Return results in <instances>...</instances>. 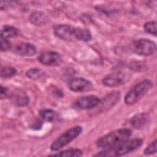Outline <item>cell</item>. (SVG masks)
I'll return each mask as SVG.
<instances>
[{
    "instance_id": "cell-1",
    "label": "cell",
    "mask_w": 157,
    "mask_h": 157,
    "mask_svg": "<svg viewBox=\"0 0 157 157\" xmlns=\"http://www.w3.org/2000/svg\"><path fill=\"white\" fill-rule=\"evenodd\" d=\"M54 33L58 38L64 41L80 40L89 41L92 39L91 33L87 29L76 28L68 25H57L53 28Z\"/></svg>"
},
{
    "instance_id": "cell-2",
    "label": "cell",
    "mask_w": 157,
    "mask_h": 157,
    "mask_svg": "<svg viewBox=\"0 0 157 157\" xmlns=\"http://www.w3.org/2000/svg\"><path fill=\"white\" fill-rule=\"evenodd\" d=\"M129 129H120L100 138L97 142L98 147L101 148H113L126 141L131 136Z\"/></svg>"
},
{
    "instance_id": "cell-3",
    "label": "cell",
    "mask_w": 157,
    "mask_h": 157,
    "mask_svg": "<svg viewBox=\"0 0 157 157\" xmlns=\"http://www.w3.org/2000/svg\"><path fill=\"white\" fill-rule=\"evenodd\" d=\"M153 87V84L150 80H144L138 83L128 92L125 97V103L127 105L136 104L141 98L145 96Z\"/></svg>"
},
{
    "instance_id": "cell-4",
    "label": "cell",
    "mask_w": 157,
    "mask_h": 157,
    "mask_svg": "<svg viewBox=\"0 0 157 157\" xmlns=\"http://www.w3.org/2000/svg\"><path fill=\"white\" fill-rule=\"evenodd\" d=\"M82 132V128L79 126L71 128L57 138L51 145V150L52 151H58L66 145L70 144L76 137H78Z\"/></svg>"
},
{
    "instance_id": "cell-5",
    "label": "cell",
    "mask_w": 157,
    "mask_h": 157,
    "mask_svg": "<svg viewBox=\"0 0 157 157\" xmlns=\"http://www.w3.org/2000/svg\"><path fill=\"white\" fill-rule=\"evenodd\" d=\"M132 48L133 52L142 56H150L154 55L157 51L156 43L146 38H141L134 41Z\"/></svg>"
},
{
    "instance_id": "cell-6",
    "label": "cell",
    "mask_w": 157,
    "mask_h": 157,
    "mask_svg": "<svg viewBox=\"0 0 157 157\" xmlns=\"http://www.w3.org/2000/svg\"><path fill=\"white\" fill-rule=\"evenodd\" d=\"M143 140L140 138H135L132 140H127L126 141L123 142L117 147L112 148L113 150V155L116 156H124L128 153L135 151L142 146Z\"/></svg>"
},
{
    "instance_id": "cell-7",
    "label": "cell",
    "mask_w": 157,
    "mask_h": 157,
    "mask_svg": "<svg viewBox=\"0 0 157 157\" xmlns=\"http://www.w3.org/2000/svg\"><path fill=\"white\" fill-rule=\"evenodd\" d=\"M67 87L75 92H87L93 88V84L84 78H76L67 82Z\"/></svg>"
},
{
    "instance_id": "cell-8",
    "label": "cell",
    "mask_w": 157,
    "mask_h": 157,
    "mask_svg": "<svg viewBox=\"0 0 157 157\" xmlns=\"http://www.w3.org/2000/svg\"><path fill=\"white\" fill-rule=\"evenodd\" d=\"M101 104V100L94 95L80 98L74 104V107L80 110H88Z\"/></svg>"
},
{
    "instance_id": "cell-9",
    "label": "cell",
    "mask_w": 157,
    "mask_h": 157,
    "mask_svg": "<svg viewBox=\"0 0 157 157\" xmlns=\"http://www.w3.org/2000/svg\"><path fill=\"white\" fill-rule=\"evenodd\" d=\"M127 81L126 75L121 72H117V73L110 74V75L106 76L102 80V83L106 87H114L118 86L123 85Z\"/></svg>"
},
{
    "instance_id": "cell-10",
    "label": "cell",
    "mask_w": 157,
    "mask_h": 157,
    "mask_svg": "<svg viewBox=\"0 0 157 157\" xmlns=\"http://www.w3.org/2000/svg\"><path fill=\"white\" fill-rule=\"evenodd\" d=\"M38 61L46 66L58 65L61 61V57L58 52H47L41 54L38 58Z\"/></svg>"
},
{
    "instance_id": "cell-11",
    "label": "cell",
    "mask_w": 157,
    "mask_h": 157,
    "mask_svg": "<svg viewBox=\"0 0 157 157\" xmlns=\"http://www.w3.org/2000/svg\"><path fill=\"white\" fill-rule=\"evenodd\" d=\"M14 52L20 56L30 57L37 53V49L33 44L29 43L21 42L16 44L14 48Z\"/></svg>"
},
{
    "instance_id": "cell-12",
    "label": "cell",
    "mask_w": 157,
    "mask_h": 157,
    "mask_svg": "<svg viewBox=\"0 0 157 157\" xmlns=\"http://www.w3.org/2000/svg\"><path fill=\"white\" fill-rule=\"evenodd\" d=\"M29 21H31L32 24L41 26L46 24L48 21V18L44 13L36 11V12H34L31 14L30 16H29Z\"/></svg>"
},
{
    "instance_id": "cell-13",
    "label": "cell",
    "mask_w": 157,
    "mask_h": 157,
    "mask_svg": "<svg viewBox=\"0 0 157 157\" xmlns=\"http://www.w3.org/2000/svg\"><path fill=\"white\" fill-rule=\"evenodd\" d=\"M149 121V116L147 113H139L131 120V124L134 128L140 129L144 127Z\"/></svg>"
},
{
    "instance_id": "cell-14",
    "label": "cell",
    "mask_w": 157,
    "mask_h": 157,
    "mask_svg": "<svg viewBox=\"0 0 157 157\" xmlns=\"http://www.w3.org/2000/svg\"><path fill=\"white\" fill-rule=\"evenodd\" d=\"M18 34V30L15 29V27L9 25H6L2 27V29L0 30V37L2 38L9 39L10 38L17 36Z\"/></svg>"
},
{
    "instance_id": "cell-15",
    "label": "cell",
    "mask_w": 157,
    "mask_h": 157,
    "mask_svg": "<svg viewBox=\"0 0 157 157\" xmlns=\"http://www.w3.org/2000/svg\"><path fill=\"white\" fill-rule=\"evenodd\" d=\"M120 98V93L119 92H113L110 94L107 95L105 98V100L104 101V106L105 107H110L114 105Z\"/></svg>"
},
{
    "instance_id": "cell-16",
    "label": "cell",
    "mask_w": 157,
    "mask_h": 157,
    "mask_svg": "<svg viewBox=\"0 0 157 157\" xmlns=\"http://www.w3.org/2000/svg\"><path fill=\"white\" fill-rule=\"evenodd\" d=\"M16 74L17 71L14 67L9 66H0V78H12Z\"/></svg>"
},
{
    "instance_id": "cell-17",
    "label": "cell",
    "mask_w": 157,
    "mask_h": 157,
    "mask_svg": "<svg viewBox=\"0 0 157 157\" xmlns=\"http://www.w3.org/2000/svg\"><path fill=\"white\" fill-rule=\"evenodd\" d=\"M40 115L43 120L48 122H54L58 118V114L52 110H43L40 111Z\"/></svg>"
},
{
    "instance_id": "cell-18",
    "label": "cell",
    "mask_w": 157,
    "mask_h": 157,
    "mask_svg": "<svg viewBox=\"0 0 157 157\" xmlns=\"http://www.w3.org/2000/svg\"><path fill=\"white\" fill-rule=\"evenodd\" d=\"M83 155L81 150L78 149H69V150H64L62 152L55 154V156H59L62 157H79Z\"/></svg>"
},
{
    "instance_id": "cell-19",
    "label": "cell",
    "mask_w": 157,
    "mask_h": 157,
    "mask_svg": "<svg viewBox=\"0 0 157 157\" xmlns=\"http://www.w3.org/2000/svg\"><path fill=\"white\" fill-rule=\"evenodd\" d=\"M26 75L29 78L32 80H38L41 79L44 75V72L42 70L38 68H32L27 71Z\"/></svg>"
},
{
    "instance_id": "cell-20",
    "label": "cell",
    "mask_w": 157,
    "mask_h": 157,
    "mask_svg": "<svg viewBox=\"0 0 157 157\" xmlns=\"http://www.w3.org/2000/svg\"><path fill=\"white\" fill-rule=\"evenodd\" d=\"M144 30L147 33L157 36V22L156 21H147L144 25Z\"/></svg>"
},
{
    "instance_id": "cell-21",
    "label": "cell",
    "mask_w": 157,
    "mask_h": 157,
    "mask_svg": "<svg viewBox=\"0 0 157 157\" xmlns=\"http://www.w3.org/2000/svg\"><path fill=\"white\" fill-rule=\"evenodd\" d=\"M14 101L16 103V104L20 107L26 106L29 103V98L25 94H17L14 96Z\"/></svg>"
},
{
    "instance_id": "cell-22",
    "label": "cell",
    "mask_w": 157,
    "mask_h": 157,
    "mask_svg": "<svg viewBox=\"0 0 157 157\" xmlns=\"http://www.w3.org/2000/svg\"><path fill=\"white\" fill-rule=\"evenodd\" d=\"M144 155L146 156H151V155L157 153V139L151 143L147 148L144 150Z\"/></svg>"
},
{
    "instance_id": "cell-23",
    "label": "cell",
    "mask_w": 157,
    "mask_h": 157,
    "mask_svg": "<svg viewBox=\"0 0 157 157\" xmlns=\"http://www.w3.org/2000/svg\"><path fill=\"white\" fill-rule=\"evenodd\" d=\"M16 2V0H0V11H5L12 8Z\"/></svg>"
},
{
    "instance_id": "cell-24",
    "label": "cell",
    "mask_w": 157,
    "mask_h": 157,
    "mask_svg": "<svg viewBox=\"0 0 157 157\" xmlns=\"http://www.w3.org/2000/svg\"><path fill=\"white\" fill-rule=\"evenodd\" d=\"M12 48V44L8 39L0 37V52H8Z\"/></svg>"
},
{
    "instance_id": "cell-25",
    "label": "cell",
    "mask_w": 157,
    "mask_h": 157,
    "mask_svg": "<svg viewBox=\"0 0 157 157\" xmlns=\"http://www.w3.org/2000/svg\"><path fill=\"white\" fill-rule=\"evenodd\" d=\"M9 97V90L7 88L0 86V99H5Z\"/></svg>"
}]
</instances>
